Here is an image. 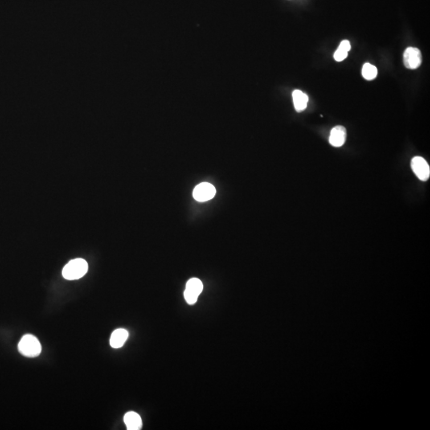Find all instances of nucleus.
I'll return each instance as SVG.
<instances>
[{
    "label": "nucleus",
    "instance_id": "obj_1",
    "mask_svg": "<svg viewBox=\"0 0 430 430\" xmlns=\"http://www.w3.org/2000/svg\"><path fill=\"white\" fill-rule=\"evenodd\" d=\"M88 271V263L82 258L70 260L62 270V276L66 280H74L82 278Z\"/></svg>",
    "mask_w": 430,
    "mask_h": 430
},
{
    "label": "nucleus",
    "instance_id": "obj_2",
    "mask_svg": "<svg viewBox=\"0 0 430 430\" xmlns=\"http://www.w3.org/2000/svg\"><path fill=\"white\" fill-rule=\"evenodd\" d=\"M18 350L24 356L34 358L40 354L42 346L35 336L25 335L18 344Z\"/></svg>",
    "mask_w": 430,
    "mask_h": 430
},
{
    "label": "nucleus",
    "instance_id": "obj_3",
    "mask_svg": "<svg viewBox=\"0 0 430 430\" xmlns=\"http://www.w3.org/2000/svg\"><path fill=\"white\" fill-rule=\"evenodd\" d=\"M203 290V284L198 278H191L187 281L184 291V297L186 303L193 305L198 300V296Z\"/></svg>",
    "mask_w": 430,
    "mask_h": 430
},
{
    "label": "nucleus",
    "instance_id": "obj_4",
    "mask_svg": "<svg viewBox=\"0 0 430 430\" xmlns=\"http://www.w3.org/2000/svg\"><path fill=\"white\" fill-rule=\"evenodd\" d=\"M216 194V189L209 182H202L195 186L193 191V196L198 202H206L212 199Z\"/></svg>",
    "mask_w": 430,
    "mask_h": 430
},
{
    "label": "nucleus",
    "instance_id": "obj_5",
    "mask_svg": "<svg viewBox=\"0 0 430 430\" xmlns=\"http://www.w3.org/2000/svg\"><path fill=\"white\" fill-rule=\"evenodd\" d=\"M411 168L414 174L420 180L427 181L430 176V168L428 163L421 156H416L411 161Z\"/></svg>",
    "mask_w": 430,
    "mask_h": 430
},
{
    "label": "nucleus",
    "instance_id": "obj_6",
    "mask_svg": "<svg viewBox=\"0 0 430 430\" xmlns=\"http://www.w3.org/2000/svg\"><path fill=\"white\" fill-rule=\"evenodd\" d=\"M403 61L406 68L410 70L418 69L422 64V53L415 47H408L403 54Z\"/></svg>",
    "mask_w": 430,
    "mask_h": 430
},
{
    "label": "nucleus",
    "instance_id": "obj_7",
    "mask_svg": "<svg viewBox=\"0 0 430 430\" xmlns=\"http://www.w3.org/2000/svg\"><path fill=\"white\" fill-rule=\"evenodd\" d=\"M346 128L344 126L339 125L332 128L331 131L330 138H329V142L332 144V146L341 147L346 142Z\"/></svg>",
    "mask_w": 430,
    "mask_h": 430
},
{
    "label": "nucleus",
    "instance_id": "obj_8",
    "mask_svg": "<svg viewBox=\"0 0 430 430\" xmlns=\"http://www.w3.org/2000/svg\"><path fill=\"white\" fill-rule=\"evenodd\" d=\"M128 332L125 329L119 328L112 332L110 338V345L113 348H120L126 342Z\"/></svg>",
    "mask_w": 430,
    "mask_h": 430
},
{
    "label": "nucleus",
    "instance_id": "obj_9",
    "mask_svg": "<svg viewBox=\"0 0 430 430\" xmlns=\"http://www.w3.org/2000/svg\"><path fill=\"white\" fill-rule=\"evenodd\" d=\"M124 421L128 430H139L142 427V419L138 414L132 411L124 415Z\"/></svg>",
    "mask_w": 430,
    "mask_h": 430
},
{
    "label": "nucleus",
    "instance_id": "obj_10",
    "mask_svg": "<svg viewBox=\"0 0 430 430\" xmlns=\"http://www.w3.org/2000/svg\"><path fill=\"white\" fill-rule=\"evenodd\" d=\"M292 99L294 103V107L297 112H302L307 108L308 96L302 91L295 90L292 92Z\"/></svg>",
    "mask_w": 430,
    "mask_h": 430
},
{
    "label": "nucleus",
    "instance_id": "obj_11",
    "mask_svg": "<svg viewBox=\"0 0 430 430\" xmlns=\"http://www.w3.org/2000/svg\"><path fill=\"white\" fill-rule=\"evenodd\" d=\"M362 74L366 80H373L378 75V70L373 65L366 63L362 66Z\"/></svg>",
    "mask_w": 430,
    "mask_h": 430
},
{
    "label": "nucleus",
    "instance_id": "obj_12",
    "mask_svg": "<svg viewBox=\"0 0 430 430\" xmlns=\"http://www.w3.org/2000/svg\"><path fill=\"white\" fill-rule=\"evenodd\" d=\"M347 54H348L347 51L341 48V47H339L334 54L335 60L337 61V62H342L345 58H346Z\"/></svg>",
    "mask_w": 430,
    "mask_h": 430
},
{
    "label": "nucleus",
    "instance_id": "obj_13",
    "mask_svg": "<svg viewBox=\"0 0 430 430\" xmlns=\"http://www.w3.org/2000/svg\"><path fill=\"white\" fill-rule=\"evenodd\" d=\"M339 47H341V48L344 49V50H346L347 52H349L350 50V42L347 40H344L341 42L340 43V46Z\"/></svg>",
    "mask_w": 430,
    "mask_h": 430
}]
</instances>
